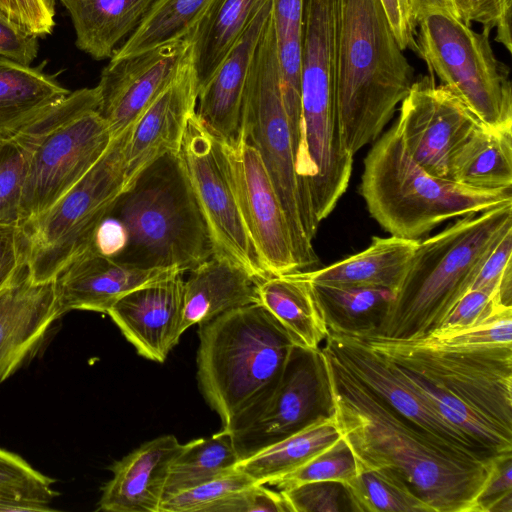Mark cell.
<instances>
[{
	"instance_id": "obj_1",
	"label": "cell",
	"mask_w": 512,
	"mask_h": 512,
	"mask_svg": "<svg viewBox=\"0 0 512 512\" xmlns=\"http://www.w3.org/2000/svg\"><path fill=\"white\" fill-rule=\"evenodd\" d=\"M323 350V349H322ZM329 368L335 420L359 468L396 472L434 512H476L493 461L451 450L396 413L333 356Z\"/></svg>"
},
{
	"instance_id": "obj_2",
	"label": "cell",
	"mask_w": 512,
	"mask_h": 512,
	"mask_svg": "<svg viewBox=\"0 0 512 512\" xmlns=\"http://www.w3.org/2000/svg\"><path fill=\"white\" fill-rule=\"evenodd\" d=\"M354 336L388 357L447 424L490 458L512 454V344Z\"/></svg>"
},
{
	"instance_id": "obj_3",
	"label": "cell",
	"mask_w": 512,
	"mask_h": 512,
	"mask_svg": "<svg viewBox=\"0 0 512 512\" xmlns=\"http://www.w3.org/2000/svg\"><path fill=\"white\" fill-rule=\"evenodd\" d=\"M197 381L221 431L245 427L279 384L295 341L260 303L199 324Z\"/></svg>"
},
{
	"instance_id": "obj_4",
	"label": "cell",
	"mask_w": 512,
	"mask_h": 512,
	"mask_svg": "<svg viewBox=\"0 0 512 512\" xmlns=\"http://www.w3.org/2000/svg\"><path fill=\"white\" fill-rule=\"evenodd\" d=\"M412 83L381 0H338L337 105L350 153L379 137Z\"/></svg>"
},
{
	"instance_id": "obj_5",
	"label": "cell",
	"mask_w": 512,
	"mask_h": 512,
	"mask_svg": "<svg viewBox=\"0 0 512 512\" xmlns=\"http://www.w3.org/2000/svg\"><path fill=\"white\" fill-rule=\"evenodd\" d=\"M511 229L512 202L463 216L419 241L388 313L373 334L416 339L440 327Z\"/></svg>"
},
{
	"instance_id": "obj_6",
	"label": "cell",
	"mask_w": 512,
	"mask_h": 512,
	"mask_svg": "<svg viewBox=\"0 0 512 512\" xmlns=\"http://www.w3.org/2000/svg\"><path fill=\"white\" fill-rule=\"evenodd\" d=\"M110 214L127 232L126 247L115 259L121 263L185 273L214 254L179 153L165 154L143 169L120 193Z\"/></svg>"
},
{
	"instance_id": "obj_7",
	"label": "cell",
	"mask_w": 512,
	"mask_h": 512,
	"mask_svg": "<svg viewBox=\"0 0 512 512\" xmlns=\"http://www.w3.org/2000/svg\"><path fill=\"white\" fill-rule=\"evenodd\" d=\"M360 193L387 233L414 240L452 218L512 202L511 188L476 189L429 174L410 157L394 125L367 153Z\"/></svg>"
},
{
	"instance_id": "obj_8",
	"label": "cell",
	"mask_w": 512,
	"mask_h": 512,
	"mask_svg": "<svg viewBox=\"0 0 512 512\" xmlns=\"http://www.w3.org/2000/svg\"><path fill=\"white\" fill-rule=\"evenodd\" d=\"M98 105L96 87L75 90L21 131L30 154L20 202V226L57 202L109 147L113 138Z\"/></svg>"
},
{
	"instance_id": "obj_9",
	"label": "cell",
	"mask_w": 512,
	"mask_h": 512,
	"mask_svg": "<svg viewBox=\"0 0 512 512\" xmlns=\"http://www.w3.org/2000/svg\"><path fill=\"white\" fill-rule=\"evenodd\" d=\"M239 133L258 151L287 217L299 271L318 263L316 226L305 209L296 174V151L281 91L272 15L246 80ZM306 271V270H305Z\"/></svg>"
},
{
	"instance_id": "obj_10",
	"label": "cell",
	"mask_w": 512,
	"mask_h": 512,
	"mask_svg": "<svg viewBox=\"0 0 512 512\" xmlns=\"http://www.w3.org/2000/svg\"><path fill=\"white\" fill-rule=\"evenodd\" d=\"M113 138L98 162L46 211L24 224L31 279L54 281L91 249L94 233L125 186L124 147L130 132Z\"/></svg>"
},
{
	"instance_id": "obj_11",
	"label": "cell",
	"mask_w": 512,
	"mask_h": 512,
	"mask_svg": "<svg viewBox=\"0 0 512 512\" xmlns=\"http://www.w3.org/2000/svg\"><path fill=\"white\" fill-rule=\"evenodd\" d=\"M418 27L417 53L442 85L486 127H512L509 71L495 57L490 33H477L457 17L438 11L427 14Z\"/></svg>"
},
{
	"instance_id": "obj_12",
	"label": "cell",
	"mask_w": 512,
	"mask_h": 512,
	"mask_svg": "<svg viewBox=\"0 0 512 512\" xmlns=\"http://www.w3.org/2000/svg\"><path fill=\"white\" fill-rule=\"evenodd\" d=\"M334 414L322 348L295 345L273 394L245 427L229 435L241 461Z\"/></svg>"
},
{
	"instance_id": "obj_13",
	"label": "cell",
	"mask_w": 512,
	"mask_h": 512,
	"mask_svg": "<svg viewBox=\"0 0 512 512\" xmlns=\"http://www.w3.org/2000/svg\"><path fill=\"white\" fill-rule=\"evenodd\" d=\"M215 139L261 269L266 275L299 271L287 217L258 151L240 133Z\"/></svg>"
},
{
	"instance_id": "obj_14",
	"label": "cell",
	"mask_w": 512,
	"mask_h": 512,
	"mask_svg": "<svg viewBox=\"0 0 512 512\" xmlns=\"http://www.w3.org/2000/svg\"><path fill=\"white\" fill-rule=\"evenodd\" d=\"M179 156L206 221L214 254L258 279L266 275L244 228L223 168L215 136L194 113L187 122Z\"/></svg>"
},
{
	"instance_id": "obj_15",
	"label": "cell",
	"mask_w": 512,
	"mask_h": 512,
	"mask_svg": "<svg viewBox=\"0 0 512 512\" xmlns=\"http://www.w3.org/2000/svg\"><path fill=\"white\" fill-rule=\"evenodd\" d=\"M482 124L444 85L423 76L413 82L395 122L410 157L429 174L449 179L452 159Z\"/></svg>"
},
{
	"instance_id": "obj_16",
	"label": "cell",
	"mask_w": 512,
	"mask_h": 512,
	"mask_svg": "<svg viewBox=\"0 0 512 512\" xmlns=\"http://www.w3.org/2000/svg\"><path fill=\"white\" fill-rule=\"evenodd\" d=\"M321 348L396 413L445 447L476 459L495 460L447 424L388 357L356 336L328 330Z\"/></svg>"
},
{
	"instance_id": "obj_17",
	"label": "cell",
	"mask_w": 512,
	"mask_h": 512,
	"mask_svg": "<svg viewBox=\"0 0 512 512\" xmlns=\"http://www.w3.org/2000/svg\"><path fill=\"white\" fill-rule=\"evenodd\" d=\"M190 58L188 38L110 58L96 86L98 112L112 138L126 132L174 81Z\"/></svg>"
},
{
	"instance_id": "obj_18",
	"label": "cell",
	"mask_w": 512,
	"mask_h": 512,
	"mask_svg": "<svg viewBox=\"0 0 512 512\" xmlns=\"http://www.w3.org/2000/svg\"><path fill=\"white\" fill-rule=\"evenodd\" d=\"M183 296L180 272L126 293L107 314L140 356L163 363L183 334Z\"/></svg>"
},
{
	"instance_id": "obj_19",
	"label": "cell",
	"mask_w": 512,
	"mask_h": 512,
	"mask_svg": "<svg viewBox=\"0 0 512 512\" xmlns=\"http://www.w3.org/2000/svg\"><path fill=\"white\" fill-rule=\"evenodd\" d=\"M197 97L198 85L189 58L130 129L124 147V189L156 159L179 153L188 119L196 112Z\"/></svg>"
},
{
	"instance_id": "obj_20",
	"label": "cell",
	"mask_w": 512,
	"mask_h": 512,
	"mask_svg": "<svg viewBox=\"0 0 512 512\" xmlns=\"http://www.w3.org/2000/svg\"><path fill=\"white\" fill-rule=\"evenodd\" d=\"M60 317L54 281L34 282L26 265L0 293V383L37 352Z\"/></svg>"
},
{
	"instance_id": "obj_21",
	"label": "cell",
	"mask_w": 512,
	"mask_h": 512,
	"mask_svg": "<svg viewBox=\"0 0 512 512\" xmlns=\"http://www.w3.org/2000/svg\"><path fill=\"white\" fill-rule=\"evenodd\" d=\"M180 272L177 268L130 266L90 249L72 260L54 280L60 316L72 310L107 314L126 293Z\"/></svg>"
},
{
	"instance_id": "obj_22",
	"label": "cell",
	"mask_w": 512,
	"mask_h": 512,
	"mask_svg": "<svg viewBox=\"0 0 512 512\" xmlns=\"http://www.w3.org/2000/svg\"><path fill=\"white\" fill-rule=\"evenodd\" d=\"M272 4V0H267L262 5L212 77L198 92L196 116L216 138L230 140L239 134L246 80L257 46L272 15Z\"/></svg>"
},
{
	"instance_id": "obj_23",
	"label": "cell",
	"mask_w": 512,
	"mask_h": 512,
	"mask_svg": "<svg viewBox=\"0 0 512 512\" xmlns=\"http://www.w3.org/2000/svg\"><path fill=\"white\" fill-rule=\"evenodd\" d=\"M183 448L174 435H163L144 442L115 462L97 510L160 512L170 465Z\"/></svg>"
},
{
	"instance_id": "obj_24",
	"label": "cell",
	"mask_w": 512,
	"mask_h": 512,
	"mask_svg": "<svg viewBox=\"0 0 512 512\" xmlns=\"http://www.w3.org/2000/svg\"><path fill=\"white\" fill-rule=\"evenodd\" d=\"M260 280L227 259L212 255L190 270L184 280L182 333L227 311L259 303Z\"/></svg>"
},
{
	"instance_id": "obj_25",
	"label": "cell",
	"mask_w": 512,
	"mask_h": 512,
	"mask_svg": "<svg viewBox=\"0 0 512 512\" xmlns=\"http://www.w3.org/2000/svg\"><path fill=\"white\" fill-rule=\"evenodd\" d=\"M419 240L398 236L371 239L364 250L329 266L301 271L314 283L383 288L398 291Z\"/></svg>"
},
{
	"instance_id": "obj_26",
	"label": "cell",
	"mask_w": 512,
	"mask_h": 512,
	"mask_svg": "<svg viewBox=\"0 0 512 512\" xmlns=\"http://www.w3.org/2000/svg\"><path fill=\"white\" fill-rule=\"evenodd\" d=\"M69 93L40 67L0 58V140L19 134Z\"/></svg>"
},
{
	"instance_id": "obj_27",
	"label": "cell",
	"mask_w": 512,
	"mask_h": 512,
	"mask_svg": "<svg viewBox=\"0 0 512 512\" xmlns=\"http://www.w3.org/2000/svg\"><path fill=\"white\" fill-rule=\"evenodd\" d=\"M155 0H60L70 14L76 46L95 60L111 58Z\"/></svg>"
},
{
	"instance_id": "obj_28",
	"label": "cell",
	"mask_w": 512,
	"mask_h": 512,
	"mask_svg": "<svg viewBox=\"0 0 512 512\" xmlns=\"http://www.w3.org/2000/svg\"><path fill=\"white\" fill-rule=\"evenodd\" d=\"M267 0H214L190 35V61L199 90Z\"/></svg>"
},
{
	"instance_id": "obj_29",
	"label": "cell",
	"mask_w": 512,
	"mask_h": 512,
	"mask_svg": "<svg viewBox=\"0 0 512 512\" xmlns=\"http://www.w3.org/2000/svg\"><path fill=\"white\" fill-rule=\"evenodd\" d=\"M258 296L259 303L281 323L297 345L321 347L328 328L310 282L301 271L266 276L259 281Z\"/></svg>"
},
{
	"instance_id": "obj_30",
	"label": "cell",
	"mask_w": 512,
	"mask_h": 512,
	"mask_svg": "<svg viewBox=\"0 0 512 512\" xmlns=\"http://www.w3.org/2000/svg\"><path fill=\"white\" fill-rule=\"evenodd\" d=\"M310 285L328 330L345 334L376 333L395 298L393 291L383 288Z\"/></svg>"
},
{
	"instance_id": "obj_31",
	"label": "cell",
	"mask_w": 512,
	"mask_h": 512,
	"mask_svg": "<svg viewBox=\"0 0 512 512\" xmlns=\"http://www.w3.org/2000/svg\"><path fill=\"white\" fill-rule=\"evenodd\" d=\"M449 180L476 189L511 188L512 127H479L454 155Z\"/></svg>"
},
{
	"instance_id": "obj_32",
	"label": "cell",
	"mask_w": 512,
	"mask_h": 512,
	"mask_svg": "<svg viewBox=\"0 0 512 512\" xmlns=\"http://www.w3.org/2000/svg\"><path fill=\"white\" fill-rule=\"evenodd\" d=\"M341 437L335 416L320 420L305 429L241 460L236 468L257 484L269 485L297 469Z\"/></svg>"
},
{
	"instance_id": "obj_33",
	"label": "cell",
	"mask_w": 512,
	"mask_h": 512,
	"mask_svg": "<svg viewBox=\"0 0 512 512\" xmlns=\"http://www.w3.org/2000/svg\"><path fill=\"white\" fill-rule=\"evenodd\" d=\"M214 0H155L111 58L187 38Z\"/></svg>"
},
{
	"instance_id": "obj_34",
	"label": "cell",
	"mask_w": 512,
	"mask_h": 512,
	"mask_svg": "<svg viewBox=\"0 0 512 512\" xmlns=\"http://www.w3.org/2000/svg\"><path fill=\"white\" fill-rule=\"evenodd\" d=\"M281 91L295 149L301 119L300 50L303 0H272Z\"/></svg>"
},
{
	"instance_id": "obj_35",
	"label": "cell",
	"mask_w": 512,
	"mask_h": 512,
	"mask_svg": "<svg viewBox=\"0 0 512 512\" xmlns=\"http://www.w3.org/2000/svg\"><path fill=\"white\" fill-rule=\"evenodd\" d=\"M239 461L230 435L221 430L185 443L170 465L164 498L225 474Z\"/></svg>"
},
{
	"instance_id": "obj_36",
	"label": "cell",
	"mask_w": 512,
	"mask_h": 512,
	"mask_svg": "<svg viewBox=\"0 0 512 512\" xmlns=\"http://www.w3.org/2000/svg\"><path fill=\"white\" fill-rule=\"evenodd\" d=\"M345 487L354 512H434L388 468H359Z\"/></svg>"
},
{
	"instance_id": "obj_37",
	"label": "cell",
	"mask_w": 512,
	"mask_h": 512,
	"mask_svg": "<svg viewBox=\"0 0 512 512\" xmlns=\"http://www.w3.org/2000/svg\"><path fill=\"white\" fill-rule=\"evenodd\" d=\"M357 472L355 456L341 436L305 464L277 478L269 485L276 487L279 491L317 481H334L346 485L354 479Z\"/></svg>"
},
{
	"instance_id": "obj_38",
	"label": "cell",
	"mask_w": 512,
	"mask_h": 512,
	"mask_svg": "<svg viewBox=\"0 0 512 512\" xmlns=\"http://www.w3.org/2000/svg\"><path fill=\"white\" fill-rule=\"evenodd\" d=\"M254 484L257 483L253 478L235 467L225 474L165 497L160 512H215L226 499Z\"/></svg>"
},
{
	"instance_id": "obj_39",
	"label": "cell",
	"mask_w": 512,
	"mask_h": 512,
	"mask_svg": "<svg viewBox=\"0 0 512 512\" xmlns=\"http://www.w3.org/2000/svg\"><path fill=\"white\" fill-rule=\"evenodd\" d=\"M30 154L22 133L0 149V225H20V202Z\"/></svg>"
},
{
	"instance_id": "obj_40",
	"label": "cell",
	"mask_w": 512,
	"mask_h": 512,
	"mask_svg": "<svg viewBox=\"0 0 512 512\" xmlns=\"http://www.w3.org/2000/svg\"><path fill=\"white\" fill-rule=\"evenodd\" d=\"M54 483L19 455L0 448V496L49 505L58 495Z\"/></svg>"
},
{
	"instance_id": "obj_41",
	"label": "cell",
	"mask_w": 512,
	"mask_h": 512,
	"mask_svg": "<svg viewBox=\"0 0 512 512\" xmlns=\"http://www.w3.org/2000/svg\"><path fill=\"white\" fill-rule=\"evenodd\" d=\"M280 492L291 512H354L348 491L339 482H308Z\"/></svg>"
},
{
	"instance_id": "obj_42",
	"label": "cell",
	"mask_w": 512,
	"mask_h": 512,
	"mask_svg": "<svg viewBox=\"0 0 512 512\" xmlns=\"http://www.w3.org/2000/svg\"><path fill=\"white\" fill-rule=\"evenodd\" d=\"M457 18L467 26L481 23L483 31L496 28V41L512 52L511 9L512 0H452Z\"/></svg>"
},
{
	"instance_id": "obj_43",
	"label": "cell",
	"mask_w": 512,
	"mask_h": 512,
	"mask_svg": "<svg viewBox=\"0 0 512 512\" xmlns=\"http://www.w3.org/2000/svg\"><path fill=\"white\" fill-rule=\"evenodd\" d=\"M55 5L49 0H0V21L36 37L52 32Z\"/></svg>"
},
{
	"instance_id": "obj_44",
	"label": "cell",
	"mask_w": 512,
	"mask_h": 512,
	"mask_svg": "<svg viewBox=\"0 0 512 512\" xmlns=\"http://www.w3.org/2000/svg\"><path fill=\"white\" fill-rule=\"evenodd\" d=\"M498 288L468 290L456 302L438 328L458 329L483 320L503 305Z\"/></svg>"
},
{
	"instance_id": "obj_45",
	"label": "cell",
	"mask_w": 512,
	"mask_h": 512,
	"mask_svg": "<svg viewBox=\"0 0 512 512\" xmlns=\"http://www.w3.org/2000/svg\"><path fill=\"white\" fill-rule=\"evenodd\" d=\"M27 236L20 225H0V293L27 265Z\"/></svg>"
},
{
	"instance_id": "obj_46",
	"label": "cell",
	"mask_w": 512,
	"mask_h": 512,
	"mask_svg": "<svg viewBox=\"0 0 512 512\" xmlns=\"http://www.w3.org/2000/svg\"><path fill=\"white\" fill-rule=\"evenodd\" d=\"M291 512L280 491L263 484L247 487L222 502L215 512Z\"/></svg>"
},
{
	"instance_id": "obj_47",
	"label": "cell",
	"mask_w": 512,
	"mask_h": 512,
	"mask_svg": "<svg viewBox=\"0 0 512 512\" xmlns=\"http://www.w3.org/2000/svg\"><path fill=\"white\" fill-rule=\"evenodd\" d=\"M512 229L509 230L490 252L478 271L471 289H497L501 277L512 263Z\"/></svg>"
},
{
	"instance_id": "obj_48",
	"label": "cell",
	"mask_w": 512,
	"mask_h": 512,
	"mask_svg": "<svg viewBox=\"0 0 512 512\" xmlns=\"http://www.w3.org/2000/svg\"><path fill=\"white\" fill-rule=\"evenodd\" d=\"M512 492V454L498 457L476 501V512H488L491 505Z\"/></svg>"
},
{
	"instance_id": "obj_49",
	"label": "cell",
	"mask_w": 512,
	"mask_h": 512,
	"mask_svg": "<svg viewBox=\"0 0 512 512\" xmlns=\"http://www.w3.org/2000/svg\"><path fill=\"white\" fill-rule=\"evenodd\" d=\"M38 47V37L21 33L0 21V58L30 66Z\"/></svg>"
},
{
	"instance_id": "obj_50",
	"label": "cell",
	"mask_w": 512,
	"mask_h": 512,
	"mask_svg": "<svg viewBox=\"0 0 512 512\" xmlns=\"http://www.w3.org/2000/svg\"><path fill=\"white\" fill-rule=\"evenodd\" d=\"M127 232L122 223L109 213L97 227L91 249L103 256L116 259L125 249Z\"/></svg>"
},
{
	"instance_id": "obj_51",
	"label": "cell",
	"mask_w": 512,
	"mask_h": 512,
	"mask_svg": "<svg viewBox=\"0 0 512 512\" xmlns=\"http://www.w3.org/2000/svg\"><path fill=\"white\" fill-rule=\"evenodd\" d=\"M393 33L402 48H410L417 52L414 30L409 23L404 0H381Z\"/></svg>"
},
{
	"instance_id": "obj_52",
	"label": "cell",
	"mask_w": 512,
	"mask_h": 512,
	"mask_svg": "<svg viewBox=\"0 0 512 512\" xmlns=\"http://www.w3.org/2000/svg\"><path fill=\"white\" fill-rule=\"evenodd\" d=\"M409 23L415 31L418 23L431 12H445L457 17L452 0H404Z\"/></svg>"
},
{
	"instance_id": "obj_53",
	"label": "cell",
	"mask_w": 512,
	"mask_h": 512,
	"mask_svg": "<svg viewBox=\"0 0 512 512\" xmlns=\"http://www.w3.org/2000/svg\"><path fill=\"white\" fill-rule=\"evenodd\" d=\"M54 511L49 505L21 501L0 496V512H47Z\"/></svg>"
},
{
	"instance_id": "obj_54",
	"label": "cell",
	"mask_w": 512,
	"mask_h": 512,
	"mask_svg": "<svg viewBox=\"0 0 512 512\" xmlns=\"http://www.w3.org/2000/svg\"><path fill=\"white\" fill-rule=\"evenodd\" d=\"M488 512H512V492L496 500Z\"/></svg>"
},
{
	"instance_id": "obj_55",
	"label": "cell",
	"mask_w": 512,
	"mask_h": 512,
	"mask_svg": "<svg viewBox=\"0 0 512 512\" xmlns=\"http://www.w3.org/2000/svg\"><path fill=\"white\" fill-rule=\"evenodd\" d=\"M49 1H50L53 5H55V2H56V1H59V2H60V0H49Z\"/></svg>"
},
{
	"instance_id": "obj_56",
	"label": "cell",
	"mask_w": 512,
	"mask_h": 512,
	"mask_svg": "<svg viewBox=\"0 0 512 512\" xmlns=\"http://www.w3.org/2000/svg\"><path fill=\"white\" fill-rule=\"evenodd\" d=\"M3 143H4V141L0 140V149H1L2 145H3Z\"/></svg>"
}]
</instances>
